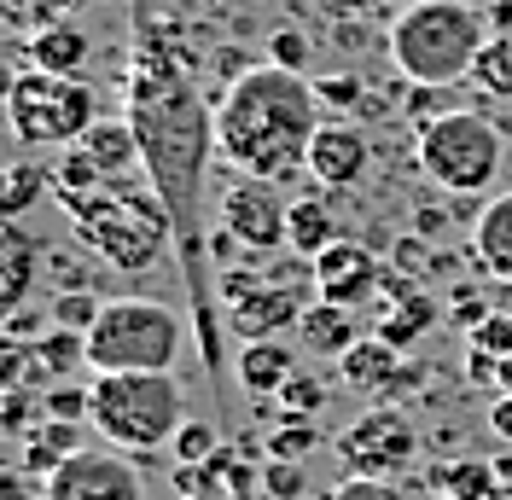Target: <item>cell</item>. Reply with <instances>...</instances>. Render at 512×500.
<instances>
[{"instance_id":"3","label":"cell","mask_w":512,"mask_h":500,"mask_svg":"<svg viewBox=\"0 0 512 500\" xmlns=\"http://www.w3.org/2000/svg\"><path fill=\"white\" fill-rule=\"evenodd\" d=\"M53 204L70 216L76 239L94 256H105L117 274L152 268L163 256V239H175L169 210L152 192V181H105V187H88V192L53 187Z\"/></svg>"},{"instance_id":"1","label":"cell","mask_w":512,"mask_h":500,"mask_svg":"<svg viewBox=\"0 0 512 500\" xmlns=\"http://www.w3.org/2000/svg\"><path fill=\"white\" fill-rule=\"evenodd\" d=\"M128 123L140 134V163L146 181L169 210L175 227V256L187 274V303H192V344L198 367L227 396V349H222V314L210 291V216H204V181H210V157H216V105H204L192 82V53L181 47L175 24L140 18L134 35V64H128Z\"/></svg>"},{"instance_id":"2","label":"cell","mask_w":512,"mask_h":500,"mask_svg":"<svg viewBox=\"0 0 512 500\" xmlns=\"http://www.w3.org/2000/svg\"><path fill=\"white\" fill-rule=\"evenodd\" d=\"M320 123V94L315 82H303V70L251 64L216 99V152L227 157V169L280 187L291 175H309Z\"/></svg>"},{"instance_id":"16","label":"cell","mask_w":512,"mask_h":500,"mask_svg":"<svg viewBox=\"0 0 512 500\" xmlns=\"http://www.w3.org/2000/svg\"><path fill=\"white\" fill-rule=\"evenodd\" d=\"M24 59H30V70H47V76H82L94 59V41H88V30H76L64 18V24L24 35Z\"/></svg>"},{"instance_id":"29","label":"cell","mask_w":512,"mask_h":500,"mask_svg":"<svg viewBox=\"0 0 512 500\" xmlns=\"http://www.w3.org/2000/svg\"><path fill=\"white\" fill-rule=\"evenodd\" d=\"M82 6H88V0H6V18H12L18 35H35V30H47V24L76 18Z\"/></svg>"},{"instance_id":"22","label":"cell","mask_w":512,"mask_h":500,"mask_svg":"<svg viewBox=\"0 0 512 500\" xmlns=\"http://www.w3.org/2000/svg\"><path fill=\"white\" fill-rule=\"evenodd\" d=\"M297 332H303V344L315 349V355H332V361H344L367 332L355 326V309H344V303H309L303 309V320H297Z\"/></svg>"},{"instance_id":"27","label":"cell","mask_w":512,"mask_h":500,"mask_svg":"<svg viewBox=\"0 0 512 500\" xmlns=\"http://www.w3.org/2000/svg\"><path fill=\"white\" fill-rule=\"evenodd\" d=\"M41 192H53V169L24 157V163H12V169L0 175V210L18 221V216H24V210L35 204V198H41Z\"/></svg>"},{"instance_id":"19","label":"cell","mask_w":512,"mask_h":500,"mask_svg":"<svg viewBox=\"0 0 512 500\" xmlns=\"http://www.w3.org/2000/svg\"><path fill=\"white\" fill-rule=\"evenodd\" d=\"M76 146L99 163V175H105V181H134V169H146V163H140V134H134V123H128V117H123V123L99 117V123L88 128Z\"/></svg>"},{"instance_id":"12","label":"cell","mask_w":512,"mask_h":500,"mask_svg":"<svg viewBox=\"0 0 512 500\" xmlns=\"http://www.w3.org/2000/svg\"><path fill=\"white\" fill-rule=\"evenodd\" d=\"M216 210H222V233L227 239H239V245H251V250H280L286 245L291 204H280L274 181H251V175H239V181H227V192L216 198Z\"/></svg>"},{"instance_id":"48","label":"cell","mask_w":512,"mask_h":500,"mask_svg":"<svg viewBox=\"0 0 512 500\" xmlns=\"http://www.w3.org/2000/svg\"><path fill=\"white\" fill-rule=\"evenodd\" d=\"M146 6H152V0H134V18H146Z\"/></svg>"},{"instance_id":"11","label":"cell","mask_w":512,"mask_h":500,"mask_svg":"<svg viewBox=\"0 0 512 500\" xmlns=\"http://www.w3.org/2000/svg\"><path fill=\"white\" fill-rule=\"evenodd\" d=\"M41 500H146V483L123 448H82L41 483Z\"/></svg>"},{"instance_id":"32","label":"cell","mask_w":512,"mask_h":500,"mask_svg":"<svg viewBox=\"0 0 512 500\" xmlns=\"http://www.w3.org/2000/svg\"><path fill=\"white\" fill-rule=\"evenodd\" d=\"M315 442H320L315 425H309L303 413H286V425H280V431L268 437V460H303V454H309Z\"/></svg>"},{"instance_id":"49","label":"cell","mask_w":512,"mask_h":500,"mask_svg":"<svg viewBox=\"0 0 512 500\" xmlns=\"http://www.w3.org/2000/svg\"><path fill=\"white\" fill-rule=\"evenodd\" d=\"M489 500H512V495H489Z\"/></svg>"},{"instance_id":"21","label":"cell","mask_w":512,"mask_h":500,"mask_svg":"<svg viewBox=\"0 0 512 500\" xmlns=\"http://www.w3.org/2000/svg\"><path fill=\"white\" fill-rule=\"evenodd\" d=\"M41 274V250L35 239L18 227V221H6V233H0V309H24L30 303V285Z\"/></svg>"},{"instance_id":"15","label":"cell","mask_w":512,"mask_h":500,"mask_svg":"<svg viewBox=\"0 0 512 500\" xmlns=\"http://www.w3.org/2000/svg\"><path fill=\"white\" fill-rule=\"evenodd\" d=\"M379 291H384V303H390V309L379 314V326H373V332H379L384 344H396V349H414L419 338L437 326V314H443V309H437V297H431L425 285H414L408 274H390Z\"/></svg>"},{"instance_id":"5","label":"cell","mask_w":512,"mask_h":500,"mask_svg":"<svg viewBox=\"0 0 512 500\" xmlns=\"http://www.w3.org/2000/svg\"><path fill=\"white\" fill-rule=\"evenodd\" d=\"M88 384H94L88 425L123 454L169 448L175 431L187 425V396L175 373H94Z\"/></svg>"},{"instance_id":"4","label":"cell","mask_w":512,"mask_h":500,"mask_svg":"<svg viewBox=\"0 0 512 500\" xmlns=\"http://www.w3.org/2000/svg\"><path fill=\"white\" fill-rule=\"evenodd\" d=\"M483 41L489 30L472 0H414L390 24V64L414 88H460L478 64Z\"/></svg>"},{"instance_id":"7","label":"cell","mask_w":512,"mask_h":500,"mask_svg":"<svg viewBox=\"0 0 512 500\" xmlns=\"http://www.w3.org/2000/svg\"><path fill=\"white\" fill-rule=\"evenodd\" d=\"M6 123L24 146H76L99 123V105L82 76L18 70L12 88H6Z\"/></svg>"},{"instance_id":"43","label":"cell","mask_w":512,"mask_h":500,"mask_svg":"<svg viewBox=\"0 0 512 500\" xmlns=\"http://www.w3.org/2000/svg\"><path fill=\"white\" fill-rule=\"evenodd\" d=\"M489 431L501 442H512V396H501V402L489 407Z\"/></svg>"},{"instance_id":"33","label":"cell","mask_w":512,"mask_h":500,"mask_svg":"<svg viewBox=\"0 0 512 500\" xmlns=\"http://www.w3.org/2000/svg\"><path fill=\"white\" fill-rule=\"evenodd\" d=\"M88 407H94V384H47V396H41V413H53V419L88 425Z\"/></svg>"},{"instance_id":"23","label":"cell","mask_w":512,"mask_h":500,"mask_svg":"<svg viewBox=\"0 0 512 500\" xmlns=\"http://www.w3.org/2000/svg\"><path fill=\"white\" fill-rule=\"evenodd\" d=\"M472 250H478L483 274H495V280L512 285V192L507 198H495V204L478 216V227H472Z\"/></svg>"},{"instance_id":"45","label":"cell","mask_w":512,"mask_h":500,"mask_svg":"<svg viewBox=\"0 0 512 500\" xmlns=\"http://www.w3.org/2000/svg\"><path fill=\"white\" fill-rule=\"evenodd\" d=\"M454 314H460L466 326H478V320H483V303H478V297H466V291H460V303H454Z\"/></svg>"},{"instance_id":"20","label":"cell","mask_w":512,"mask_h":500,"mask_svg":"<svg viewBox=\"0 0 512 500\" xmlns=\"http://www.w3.org/2000/svg\"><path fill=\"white\" fill-rule=\"evenodd\" d=\"M291 373H297V355H291L286 338H256V344H245L239 361H233V378H239L251 396H280Z\"/></svg>"},{"instance_id":"40","label":"cell","mask_w":512,"mask_h":500,"mask_svg":"<svg viewBox=\"0 0 512 500\" xmlns=\"http://www.w3.org/2000/svg\"><path fill=\"white\" fill-rule=\"evenodd\" d=\"M47 326H53V309H30V303H24V309L6 314V338H18V344H35Z\"/></svg>"},{"instance_id":"35","label":"cell","mask_w":512,"mask_h":500,"mask_svg":"<svg viewBox=\"0 0 512 500\" xmlns=\"http://www.w3.org/2000/svg\"><path fill=\"white\" fill-rule=\"evenodd\" d=\"M303 483H309V477H303V460H268V466H262V495L268 500H297Z\"/></svg>"},{"instance_id":"46","label":"cell","mask_w":512,"mask_h":500,"mask_svg":"<svg viewBox=\"0 0 512 500\" xmlns=\"http://www.w3.org/2000/svg\"><path fill=\"white\" fill-rule=\"evenodd\" d=\"M332 6H344V12H373V6H384V0H332Z\"/></svg>"},{"instance_id":"24","label":"cell","mask_w":512,"mask_h":500,"mask_svg":"<svg viewBox=\"0 0 512 500\" xmlns=\"http://www.w3.org/2000/svg\"><path fill=\"white\" fill-rule=\"evenodd\" d=\"M332 239H344V233H338V216L326 210V198H297L291 204V221H286V250L315 262Z\"/></svg>"},{"instance_id":"37","label":"cell","mask_w":512,"mask_h":500,"mask_svg":"<svg viewBox=\"0 0 512 500\" xmlns=\"http://www.w3.org/2000/svg\"><path fill=\"white\" fill-rule=\"evenodd\" d=\"M472 349H489V355H512V314H483L472 326Z\"/></svg>"},{"instance_id":"34","label":"cell","mask_w":512,"mask_h":500,"mask_svg":"<svg viewBox=\"0 0 512 500\" xmlns=\"http://www.w3.org/2000/svg\"><path fill=\"white\" fill-rule=\"evenodd\" d=\"M326 500H414L396 477H344Z\"/></svg>"},{"instance_id":"8","label":"cell","mask_w":512,"mask_h":500,"mask_svg":"<svg viewBox=\"0 0 512 500\" xmlns=\"http://www.w3.org/2000/svg\"><path fill=\"white\" fill-rule=\"evenodd\" d=\"M419 169L443 192H489L501 175V128L483 123L478 111H448L419 128Z\"/></svg>"},{"instance_id":"42","label":"cell","mask_w":512,"mask_h":500,"mask_svg":"<svg viewBox=\"0 0 512 500\" xmlns=\"http://www.w3.org/2000/svg\"><path fill=\"white\" fill-rule=\"evenodd\" d=\"M320 99H332V105H355V94H361V82L355 76H332V82H315Z\"/></svg>"},{"instance_id":"18","label":"cell","mask_w":512,"mask_h":500,"mask_svg":"<svg viewBox=\"0 0 512 500\" xmlns=\"http://www.w3.org/2000/svg\"><path fill=\"white\" fill-rule=\"evenodd\" d=\"M82 448H88V437H82V419H53V413H41V425L24 437L18 466L47 483V477H53V471H59L70 454H82Z\"/></svg>"},{"instance_id":"25","label":"cell","mask_w":512,"mask_h":500,"mask_svg":"<svg viewBox=\"0 0 512 500\" xmlns=\"http://www.w3.org/2000/svg\"><path fill=\"white\" fill-rule=\"evenodd\" d=\"M35 373H41V378H76V373H88V332L47 326V332L35 338Z\"/></svg>"},{"instance_id":"44","label":"cell","mask_w":512,"mask_h":500,"mask_svg":"<svg viewBox=\"0 0 512 500\" xmlns=\"http://www.w3.org/2000/svg\"><path fill=\"white\" fill-rule=\"evenodd\" d=\"M489 466H495V489H501V495H512V442L495 454V460H489Z\"/></svg>"},{"instance_id":"13","label":"cell","mask_w":512,"mask_h":500,"mask_svg":"<svg viewBox=\"0 0 512 500\" xmlns=\"http://www.w3.org/2000/svg\"><path fill=\"white\" fill-rule=\"evenodd\" d=\"M373 169V140L355 123H320L315 146H309V181L326 192H350L367 181Z\"/></svg>"},{"instance_id":"41","label":"cell","mask_w":512,"mask_h":500,"mask_svg":"<svg viewBox=\"0 0 512 500\" xmlns=\"http://www.w3.org/2000/svg\"><path fill=\"white\" fill-rule=\"evenodd\" d=\"M0 500H41V489L30 483V471L24 466H12L6 477H0Z\"/></svg>"},{"instance_id":"9","label":"cell","mask_w":512,"mask_h":500,"mask_svg":"<svg viewBox=\"0 0 512 500\" xmlns=\"http://www.w3.org/2000/svg\"><path fill=\"white\" fill-rule=\"evenodd\" d=\"M338 460H344L350 477H396V471H408L419 460L414 419L390 402L367 407L361 419H350L338 431Z\"/></svg>"},{"instance_id":"17","label":"cell","mask_w":512,"mask_h":500,"mask_svg":"<svg viewBox=\"0 0 512 500\" xmlns=\"http://www.w3.org/2000/svg\"><path fill=\"white\" fill-rule=\"evenodd\" d=\"M338 373H344V384L350 390H373V396H384V390H396V384H408V367H402V349L384 344L379 332H367L361 344L338 361Z\"/></svg>"},{"instance_id":"50","label":"cell","mask_w":512,"mask_h":500,"mask_svg":"<svg viewBox=\"0 0 512 500\" xmlns=\"http://www.w3.org/2000/svg\"><path fill=\"white\" fill-rule=\"evenodd\" d=\"M431 500H448V495H431Z\"/></svg>"},{"instance_id":"26","label":"cell","mask_w":512,"mask_h":500,"mask_svg":"<svg viewBox=\"0 0 512 500\" xmlns=\"http://www.w3.org/2000/svg\"><path fill=\"white\" fill-rule=\"evenodd\" d=\"M431 489L448 495V500H489V495H501L489 460H448V466L431 471Z\"/></svg>"},{"instance_id":"39","label":"cell","mask_w":512,"mask_h":500,"mask_svg":"<svg viewBox=\"0 0 512 500\" xmlns=\"http://www.w3.org/2000/svg\"><path fill=\"white\" fill-rule=\"evenodd\" d=\"M268 64L303 70V64H309V35H297V30H274V41H268Z\"/></svg>"},{"instance_id":"31","label":"cell","mask_w":512,"mask_h":500,"mask_svg":"<svg viewBox=\"0 0 512 500\" xmlns=\"http://www.w3.org/2000/svg\"><path fill=\"white\" fill-rule=\"evenodd\" d=\"M175 466H204L216 448H222V437H216V425H204V419H187L181 431H175Z\"/></svg>"},{"instance_id":"28","label":"cell","mask_w":512,"mask_h":500,"mask_svg":"<svg viewBox=\"0 0 512 500\" xmlns=\"http://www.w3.org/2000/svg\"><path fill=\"white\" fill-rule=\"evenodd\" d=\"M472 88L512 105V35H489V41H483L478 64H472Z\"/></svg>"},{"instance_id":"38","label":"cell","mask_w":512,"mask_h":500,"mask_svg":"<svg viewBox=\"0 0 512 500\" xmlns=\"http://www.w3.org/2000/svg\"><path fill=\"white\" fill-rule=\"evenodd\" d=\"M35 407L41 402H30V390H24V384H6V407H0V425H6V431H18V437H30L35 425Z\"/></svg>"},{"instance_id":"6","label":"cell","mask_w":512,"mask_h":500,"mask_svg":"<svg viewBox=\"0 0 512 500\" xmlns=\"http://www.w3.org/2000/svg\"><path fill=\"white\" fill-rule=\"evenodd\" d=\"M187 349V326L169 303L117 297L88 332V373H175Z\"/></svg>"},{"instance_id":"14","label":"cell","mask_w":512,"mask_h":500,"mask_svg":"<svg viewBox=\"0 0 512 500\" xmlns=\"http://www.w3.org/2000/svg\"><path fill=\"white\" fill-rule=\"evenodd\" d=\"M309 274H315L320 297H326V303H344V309H355L361 297H373V285H384L373 250L355 245V239H332V245L309 262Z\"/></svg>"},{"instance_id":"10","label":"cell","mask_w":512,"mask_h":500,"mask_svg":"<svg viewBox=\"0 0 512 500\" xmlns=\"http://www.w3.org/2000/svg\"><path fill=\"white\" fill-rule=\"evenodd\" d=\"M222 309H227V326H233L245 344H256V338L297 332V320H303V297H297V285H286V280L227 274L222 280Z\"/></svg>"},{"instance_id":"30","label":"cell","mask_w":512,"mask_h":500,"mask_svg":"<svg viewBox=\"0 0 512 500\" xmlns=\"http://www.w3.org/2000/svg\"><path fill=\"white\" fill-rule=\"evenodd\" d=\"M47 309H53V326H64V332H94V320H99L105 303L94 297V285H70V291H59Z\"/></svg>"},{"instance_id":"47","label":"cell","mask_w":512,"mask_h":500,"mask_svg":"<svg viewBox=\"0 0 512 500\" xmlns=\"http://www.w3.org/2000/svg\"><path fill=\"white\" fill-rule=\"evenodd\" d=\"M181 500H233L227 489H216V495H181Z\"/></svg>"},{"instance_id":"36","label":"cell","mask_w":512,"mask_h":500,"mask_svg":"<svg viewBox=\"0 0 512 500\" xmlns=\"http://www.w3.org/2000/svg\"><path fill=\"white\" fill-rule=\"evenodd\" d=\"M280 407L309 419V413H320V407H326V384H315V378H303V373H291L286 390H280Z\"/></svg>"}]
</instances>
